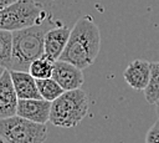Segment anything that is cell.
Listing matches in <instances>:
<instances>
[{
    "label": "cell",
    "instance_id": "cell-1",
    "mask_svg": "<svg viewBox=\"0 0 159 143\" xmlns=\"http://www.w3.org/2000/svg\"><path fill=\"white\" fill-rule=\"evenodd\" d=\"M101 47V32L92 16L86 15L80 17L71 30V35L66 48L58 60L67 61L80 68L91 66Z\"/></svg>",
    "mask_w": 159,
    "mask_h": 143
},
{
    "label": "cell",
    "instance_id": "cell-2",
    "mask_svg": "<svg viewBox=\"0 0 159 143\" xmlns=\"http://www.w3.org/2000/svg\"><path fill=\"white\" fill-rule=\"evenodd\" d=\"M58 25L50 15L43 22L12 31V61L10 71H29L30 65L36 58L45 55V35Z\"/></svg>",
    "mask_w": 159,
    "mask_h": 143
},
{
    "label": "cell",
    "instance_id": "cell-3",
    "mask_svg": "<svg viewBox=\"0 0 159 143\" xmlns=\"http://www.w3.org/2000/svg\"><path fill=\"white\" fill-rule=\"evenodd\" d=\"M88 113V97L81 90L65 91L51 104L50 122L61 128H73Z\"/></svg>",
    "mask_w": 159,
    "mask_h": 143
},
{
    "label": "cell",
    "instance_id": "cell-4",
    "mask_svg": "<svg viewBox=\"0 0 159 143\" xmlns=\"http://www.w3.org/2000/svg\"><path fill=\"white\" fill-rule=\"evenodd\" d=\"M50 14L36 0H17L0 11V29L16 31L43 22Z\"/></svg>",
    "mask_w": 159,
    "mask_h": 143
},
{
    "label": "cell",
    "instance_id": "cell-5",
    "mask_svg": "<svg viewBox=\"0 0 159 143\" xmlns=\"http://www.w3.org/2000/svg\"><path fill=\"white\" fill-rule=\"evenodd\" d=\"M0 136L9 143H43L47 138V127L46 123L15 114L0 119Z\"/></svg>",
    "mask_w": 159,
    "mask_h": 143
},
{
    "label": "cell",
    "instance_id": "cell-6",
    "mask_svg": "<svg viewBox=\"0 0 159 143\" xmlns=\"http://www.w3.org/2000/svg\"><path fill=\"white\" fill-rule=\"evenodd\" d=\"M19 96L16 93L10 70L1 67L0 75V118H7L17 113Z\"/></svg>",
    "mask_w": 159,
    "mask_h": 143
},
{
    "label": "cell",
    "instance_id": "cell-7",
    "mask_svg": "<svg viewBox=\"0 0 159 143\" xmlns=\"http://www.w3.org/2000/svg\"><path fill=\"white\" fill-rule=\"evenodd\" d=\"M52 102L43 98H20L17 104V116L37 123L50 121Z\"/></svg>",
    "mask_w": 159,
    "mask_h": 143
},
{
    "label": "cell",
    "instance_id": "cell-8",
    "mask_svg": "<svg viewBox=\"0 0 159 143\" xmlns=\"http://www.w3.org/2000/svg\"><path fill=\"white\" fill-rule=\"evenodd\" d=\"M52 78H55L65 91L81 88L83 85V72L82 68L63 61L56 60L52 72Z\"/></svg>",
    "mask_w": 159,
    "mask_h": 143
},
{
    "label": "cell",
    "instance_id": "cell-9",
    "mask_svg": "<svg viewBox=\"0 0 159 143\" xmlns=\"http://www.w3.org/2000/svg\"><path fill=\"white\" fill-rule=\"evenodd\" d=\"M71 30L72 29L61 24L51 27L45 35V55L55 61L58 60L66 48Z\"/></svg>",
    "mask_w": 159,
    "mask_h": 143
},
{
    "label": "cell",
    "instance_id": "cell-10",
    "mask_svg": "<svg viewBox=\"0 0 159 143\" xmlns=\"http://www.w3.org/2000/svg\"><path fill=\"white\" fill-rule=\"evenodd\" d=\"M124 81L135 91H144L150 80V62L137 58L129 62L123 72Z\"/></svg>",
    "mask_w": 159,
    "mask_h": 143
},
{
    "label": "cell",
    "instance_id": "cell-11",
    "mask_svg": "<svg viewBox=\"0 0 159 143\" xmlns=\"http://www.w3.org/2000/svg\"><path fill=\"white\" fill-rule=\"evenodd\" d=\"M19 98H42L37 87V80L29 71H10Z\"/></svg>",
    "mask_w": 159,
    "mask_h": 143
},
{
    "label": "cell",
    "instance_id": "cell-12",
    "mask_svg": "<svg viewBox=\"0 0 159 143\" xmlns=\"http://www.w3.org/2000/svg\"><path fill=\"white\" fill-rule=\"evenodd\" d=\"M12 31L0 30V66L10 70L12 61Z\"/></svg>",
    "mask_w": 159,
    "mask_h": 143
},
{
    "label": "cell",
    "instance_id": "cell-13",
    "mask_svg": "<svg viewBox=\"0 0 159 143\" xmlns=\"http://www.w3.org/2000/svg\"><path fill=\"white\" fill-rule=\"evenodd\" d=\"M53 66H55V60H52L48 56L43 55V56L36 58L35 61H32V63L30 65L29 72L36 80H40V78H50V77H52Z\"/></svg>",
    "mask_w": 159,
    "mask_h": 143
},
{
    "label": "cell",
    "instance_id": "cell-14",
    "mask_svg": "<svg viewBox=\"0 0 159 143\" xmlns=\"http://www.w3.org/2000/svg\"><path fill=\"white\" fill-rule=\"evenodd\" d=\"M37 87H39L41 97L50 102H53L65 92V90L61 87V85L52 77L37 80Z\"/></svg>",
    "mask_w": 159,
    "mask_h": 143
},
{
    "label": "cell",
    "instance_id": "cell-15",
    "mask_svg": "<svg viewBox=\"0 0 159 143\" xmlns=\"http://www.w3.org/2000/svg\"><path fill=\"white\" fill-rule=\"evenodd\" d=\"M144 97L150 104L159 101V61L150 62V80L144 90Z\"/></svg>",
    "mask_w": 159,
    "mask_h": 143
},
{
    "label": "cell",
    "instance_id": "cell-16",
    "mask_svg": "<svg viewBox=\"0 0 159 143\" xmlns=\"http://www.w3.org/2000/svg\"><path fill=\"white\" fill-rule=\"evenodd\" d=\"M145 143H159V118L147 132Z\"/></svg>",
    "mask_w": 159,
    "mask_h": 143
},
{
    "label": "cell",
    "instance_id": "cell-17",
    "mask_svg": "<svg viewBox=\"0 0 159 143\" xmlns=\"http://www.w3.org/2000/svg\"><path fill=\"white\" fill-rule=\"evenodd\" d=\"M16 1H17V0H0V10L7 7L9 5H11V4L16 2Z\"/></svg>",
    "mask_w": 159,
    "mask_h": 143
},
{
    "label": "cell",
    "instance_id": "cell-18",
    "mask_svg": "<svg viewBox=\"0 0 159 143\" xmlns=\"http://www.w3.org/2000/svg\"><path fill=\"white\" fill-rule=\"evenodd\" d=\"M155 112H157V116H158V118H159V101L155 103Z\"/></svg>",
    "mask_w": 159,
    "mask_h": 143
},
{
    "label": "cell",
    "instance_id": "cell-19",
    "mask_svg": "<svg viewBox=\"0 0 159 143\" xmlns=\"http://www.w3.org/2000/svg\"><path fill=\"white\" fill-rule=\"evenodd\" d=\"M0 142H1V143H9V142H7V141H6L5 138H2L1 136H0Z\"/></svg>",
    "mask_w": 159,
    "mask_h": 143
}]
</instances>
